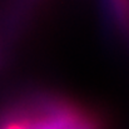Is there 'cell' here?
<instances>
[{"label":"cell","instance_id":"cell-1","mask_svg":"<svg viewBox=\"0 0 129 129\" xmlns=\"http://www.w3.org/2000/svg\"><path fill=\"white\" fill-rule=\"evenodd\" d=\"M0 129H96V124L77 107L43 103L6 115L0 120Z\"/></svg>","mask_w":129,"mask_h":129}]
</instances>
